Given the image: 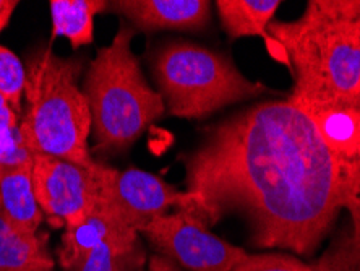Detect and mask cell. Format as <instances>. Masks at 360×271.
I'll use <instances>...</instances> for the list:
<instances>
[{"mask_svg": "<svg viewBox=\"0 0 360 271\" xmlns=\"http://www.w3.org/2000/svg\"><path fill=\"white\" fill-rule=\"evenodd\" d=\"M0 215L20 232H39L44 213L34 194L31 155L0 166Z\"/></svg>", "mask_w": 360, "mask_h": 271, "instance_id": "obj_11", "label": "cell"}, {"mask_svg": "<svg viewBox=\"0 0 360 271\" xmlns=\"http://www.w3.org/2000/svg\"><path fill=\"white\" fill-rule=\"evenodd\" d=\"M108 10L143 33L203 31L211 23V4L206 0H117L109 2Z\"/></svg>", "mask_w": 360, "mask_h": 271, "instance_id": "obj_9", "label": "cell"}, {"mask_svg": "<svg viewBox=\"0 0 360 271\" xmlns=\"http://www.w3.org/2000/svg\"><path fill=\"white\" fill-rule=\"evenodd\" d=\"M18 134V114L0 94V140Z\"/></svg>", "mask_w": 360, "mask_h": 271, "instance_id": "obj_20", "label": "cell"}, {"mask_svg": "<svg viewBox=\"0 0 360 271\" xmlns=\"http://www.w3.org/2000/svg\"><path fill=\"white\" fill-rule=\"evenodd\" d=\"M47 234H25L0 215V271H54Z\"/></svg>", "mask_w": 360, "mask_h": 271, "instance_id": "obj_13", "label": "cell"}, {"mask_svg": "<svg viewBox=\"0 0 360 271\" xmlns=\"http://www.w3.org/2000/svg\"><path fill=\"white\" fill-rule=\"evenodd\" d=\"M140 234L127 227L112 216L101 203H96L94 210L80 225L63 229L60 246L57 248V258L63 270L72 267L83 255L91 252L101 244L112 241H125V239L139 237Z\"/></svg>", "mask_w": 360, "mask_h": 271, "instance_id": "obj_12", "label": "cell"}, {"mask_svg": "<svg viewBox=\"0 0 360 271\" xmlns=\"http://www.w3.org/2000/svg\"><path fill=\"white\" fill-rule=\"evenodd\" d=\"M232 271H315L310 263L289 253H248Z\"/></svg>", "mask_w": 360, "mask_h": 271, "instance_id": "obj_19", "label": "cell"}, {"mask_svg": "<svg viewBox=\"0 0 360 271\" xmlns=\"http://www.w3.org/2000/svg\"><path fill=\"white\" fill-rule=\"evenodd\" d=\"M146 265L141 236L101 244L65 271H141Z\"/></svg>", "mask_w": 360, "mask_h": 271, "instance_id": "obj_16", "label": "cell"}, {"mask_svg": "<svg viewBox=\"0 0 360 271\" xmlns=\"http://www.w3.org/2000/svg\"><path fill=\"white\" fill-rule=\"evenodd\" d=\"M268 34L292 72L290 103L360 109V0H310L297 20H273Z\"/></svg>", "mask_w": 360, "mask_h": 271, "instance_id": "obj_2", "label": "cell"}, {"mask_svg": "<svg viewBox=\"0 0 360 271\" xmlns=\"http://www.w3.org/2000/svg\"><path fill=\"white\" fill-rule=\"evenodd\" d=\"M33 185L42 213L54 227L80 225L99 198V163L93 169L78 166L67 159L31 155Z\"/></svg>", "mask_w": 360, "mask_h": 271, "instance_id": "obj_8", "label": "cell"}, {"mask_svg": "<svg viewBox=\"0 0 360 271\" xmlns=\"http://www.w3.org/2000/svg\"><path fill=\"white\" fill-rule=\"evenodd\" d=\"M25 87L26 67L15 52L0 46V94L17 114L23 109Z\"/></svg>", "mask_w": 360, "mask_h": 271, "instance_id": "obj_18", "label": "cell"}, {"mask_svg": "<svg viewBox=\"0 0 360 271\" xmlns=\"http://www.w3.org/2000/svg\"><path fill=\"white\" fill-rule=\"evenodd\" d=\"M80 70V61L57 56L51 47L28 58L18 137L30 155L39 153L93 169L98 164L89 150L93 122L78 84Z\"/></svg>", "mask_w": 360, "mask_h": 271, "instance_id": "obj_3", "label": "cell"}, {"mask_svg": "<svg viewBox=\"0 0 360 271\" xmlns=\"http://www.w3.org/2000/svg\"><path fill=\"white\" fill-rule=\"evenodd\" d=\"M182 163L187 211L208 227L240 216L257 248L311 257L342 210L360 229V192L289 99L260 101L206 125Z\"/></svg>", "mask_w": 360, "mask_h": 271, "instance_id": "obj_1", "label": "cell"}, {"mask_svg": "<svg viewBox=\"0 0 360 271\" xmlns=\"http://www.w3.org/2000/svg\"><path fill=\"white\" fill-rule=\"evenodd\" d=\"M18 7L17 0H0V33L7 28L10 23V18L15 12V8Z\"/></svg>", "mask_w": 360, "mask_h": 271, "instance_id": "obj_22", "label": "cell"}, {"mask_svg": "<svg viewBox=\"0 0 360 271\" xmlns=\"http://www.w3.org/2000/svg\"><path fill=\"white\" fill-rule=\"evenodd\" d=\"M141 271H182V270H180L179 265L174 263L172 260L162 257V255L155 253L148 258L145 268H143Z\"/></svg>", "mask_w": 360, "mask_h": 271, "instance_id": "obj_21", "label": "cell"}, {"mask_svg": "<svg viewBox=\"0 0 360 271\" xmlns=\"http://www.w3.org/2000/svg\"><path fill=\"white\" fill-rule=\"evenodd\" d=\"M158 255L172 260L188 271H232L248 252L232 246L197 215L176 210L151 221L140 231Z\"/></svg>", "mask_w": 360, "mask_h": 271, "instance_id": "obj_6", "label": "cell"}, {"mask_svg": "<svg viewBox=\"0 0 360 271\" xmlns=\"http://www.w3.org/2000/svg\"><path fill=\"white\" fill-rule=\"evenodd\" d=\"M135 34L134 28L120 25L112 42L98 51L84 78L83 93L98 153L129 150L166 113L161 94L146 82L131 51Z\"/></svg>", "mask_w": 360, "mask_h": 271, "instance_id": "obj_4", "label": "cell"}, {"mask_svg": "<svg viewBox=\"0 0 360 271\" xmlns=\"http://www.w3.org/2000/svg\"><path fill=\"white\" fill-rule=\"evenodd\" d=\"M110 215L140 234L151 221L176 210H190L192 195L167 184L160 175L129 168L119 171L101 164L99 198Z\"/></svg>", "mask_w": 360, "mask_h": 271, "instance_id": "obj_7", "label": "cell"}, {"mask_svg": "<svg viewBox=\"0 0 360 271\" xmlns=\"http://www.w3.org/2000/svg\"><path fill=\"white\" fill-rule=\"evenodd\" d=\"M314 120L344 174L360 192V109L300 108Z\"/></svg>", "mask_w": 360, "mask_h": 271, "instance_id": "obj_10", "label": "cell"}, {"mask_svg": "<svg viewBox=\"0 0 360 271\" xmlns=\"http://www.w3.org/2000/svg\"><path fill=\"white\" fill-rule=\"evenodd\" d=\"M150 63L166 111L180 119H206L227 106L269 93L263 83L243 75L229 57L198 42H164Z\"/></svg>", "mask_w": 360, "mask_h": 271, "instance_id": "obj_5", "label": "cell"}, {"mask_svg": "<svg viewBox=\"0 0 360 271\" xmlns=\"http://www.w3.org/2000/svg\"><path fill=\"white\" fill-rule=\"evenodd\" d=\"M315 271H360V229L346 218L333 234L319 258L310 263Z\"/></svg>", "mask_w": 360, "mask_h": 271, "instance_id": "obj_17", "label": "cell"}, {"mask_svg": "<svg viewBox=\"0 0 360 271\" xmlns=\"http://www.w3.org/2000/svg\"><path fill=\"white\" fill-rule=\"evenodd\" d=\"M279 5V0H218L216 8L222 30L231 39L260 36L271 49L276 42L268 34V28Z\"/></svg>", "mask_w": 360, "mask_h": 271, "instance_id": "obj_14", "label": "cell"}, {"mask_svg": "<svg viewBox=\"0 0 360 271\" xmlns=\"http://www.w3.org/2000/svg\"><path fill=\"white\" fill-rule=\"evenodd\" d=\"M103 0H51L52 34L67 38L73 49L89 46L94 39V17L108 10Z\"/></svg>", "mask_w": 360, "mask_h": 271, "instance_id": "obj_15", "label": "cell"}]
</instances>
